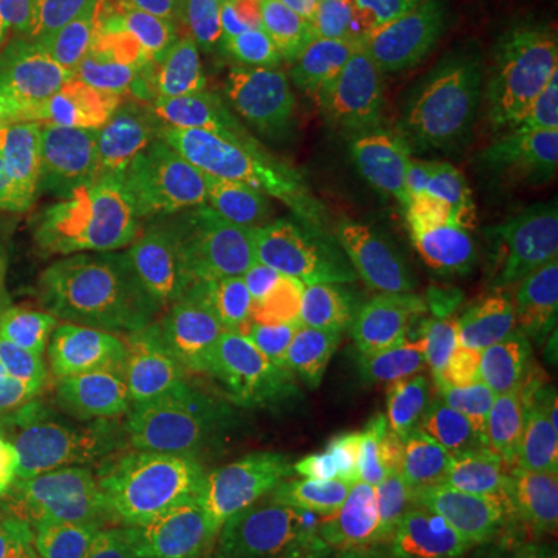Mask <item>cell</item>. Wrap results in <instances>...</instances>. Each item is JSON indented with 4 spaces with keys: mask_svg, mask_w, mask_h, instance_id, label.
I'll return each instance as SVG.
<instances>
[{
    "mask_svg": "<svg viewBox=\"0 0 558 558\" xmlns=\"http://www.w3.org/2000/svg\"><path fill=\"white\" fill-rule=\"evenodd\" d=\"M385 38V32H379ZM379 38L286 81L218 131L131 156L242 267L299 286L354 205L379 124Z\"/></svg>",
    "mask_w": 558,
    "mask_h": 558,
    "instance_id": "3957f363",
    "label": "cell"
},
{
    "mask_svg": "<svg viewBox=\"0 0 558 558\" xmlns=\"http://www.w3.org/2000/svg\"><path fill=\"white\" fill-rule=\"evenodd\" d=\"M161 558H385V515L161 497Z\"/></svg>",
    "mask_w": 558,
    "mask_h": 558,
    "instance_id": "30bf717a",
    "label": "cell"
},
{
    "mask_svg": "<svg viewBox=\"0 0 558 558\" xmlns=\"http://www.w3.org/2000/svg\"><path fill=\"white\" fill-rule=\"evenodd\" d=\"M292 299L304 317L385 360L502 385L553 317L558 274L354 193Z\"/></svg>",
    "mask_w": 558,
    "mask_h": 558,
    "instance_id": "277c9868",
    "label": "cell"
},
{
    "mask_svg": "<svg viewBox=\"0 0 558 558\" xmlns=\"http://www.w3.org/2000/svg\"><path fill=\"white\" fill-rule=\"evenodd\" d=\"M292 311V286L211 242L149 168L62 156L0 230V398L62 465L75 440L199 391Z\"/></svg>",
    "mask_w": 558,
    "mask_h": 558,
    "instance_id": "6da1fadb",
    "label": "cell"
},
{
    "mask_svg": "<svg viewBox=\"0 0 558 558\" xmlns=\"http://www.w3.org/2000/svg\"><path fill=\"white\" fill-rule=\"evenodd\" d=\"M490 398L497 385L385 360L292 311L180 403L75 440L57 484L398 515Z\"/></svg>",
    "mask_w": 558,
    "mask_h": 558,
    "instance_id": "7a4b0ae2",
    "label": "cell"
},
{
    "mask_svg": "<svg viewBox=\"0 0 558 558\" xmlns=\"http://www.w3.org/2000/svg\"><path fill=\"white\" fill-rule=\"evenodd\" d=\"M50 435H44L32 416H20L13 403L0 398V497H13V490H32V484H50Z\"/></svg>",
    "mask_w": 558,
    "mask_h": 558,
    "instance_id": "8fae6325",
    "label": "cell"
},
{
    "mask_svg": "<svg viewBox=\"0 0 558 558\" xmlns=\"http://www.w3.org/2000/svg\"><path fill=\"white\" fill-rule=\"evenodd\" d=\"M391 0H137V62L112 156L218 131L329 57L373 44Z\"/></svg>",
    "mask_w": 558,
    "mask_h": 558,
    "instance_id": "5b68a950",
    "label": "cell"
},
{
    "mask_svg": "<svg viewBox=\"0 0 558 558\" xmlns=\"http://www.w3.org/2000/svg\"><path fill=\"white\" fill-rule=\"evenodd\" d=\"M385 558H558V403H484L435 478L385 515Z\"/></svg>",
    "mask_w": 558,
    "mask_h": 558,
    "instance_id": "8992f818",
    "label": "cell"
},
{
    "mask_svg": "<svg viewBox=\"0 0 558 558\" xmlns=\"http://www.w3.org/2000/svg\"><path fill=\"white\" fill-rule=\"evenodd\" d=\"M478 13L497 25H521V32L558 38V0H478Z\"/></svg>",
    "mask_w": 558,
    "mask_h": 558,
    "instance_id": "7c38bea8",
    "label": "cell"
},
{
    "mask_svg": "<svg viewBox=\"0 0 558 558\" xmlns=\"http://www.w3.org/2000/svg\"><path fill=\"white\" fill-rule=\"evenodd\" d=\"M379 44L385 57H403V62H422V57L447 62L509 131H521L539 156L553 161L558 174V38H539V32L472 13L459 32H447L435 44H391V38Z\"/></svg>",
    "mask_w": 558,
    "mask_h": 558,
    "instance_id": "ba28073f",
    "label": "cell"
},
{
    "mask_svg": "<svg viewBox=\"0 0 558 558\" xmlns=\"http://www.w3.org/2000/svg\"><path fill=\"white\" fill-rule=\"evenodd\" d=\"M7 161H13V131H7V106H0V180H7Z\"/></svg>",
    "mask_w": 558,
    "mask_h": 558,
    "instance_id": "4fadbf2b",
    "label": "cell"
},
{
    "mask_svg": "<svg viewBox=\"0 0 558 558\" xmlns=\"http://www.w3.org/2000/svg\"><path fill=\"white\" fill-rule=\"evenodd\" d=\"M137 62V0H0V106L13 149L32 124L119 143Z\"/></svg>",
    "mask_w": 558,
    "mask_h": 558,
    "instance_id": "52a82bcc",
    "label": "cell"
},
{
    "mask_svg": "<svg viewBox=\"0 0 558 558\" xmlns=\"http://www.w3.org/2000/svg\"><path fill=\"white\" fill-rule=\"evenodd\" d=\"M0 558H161V497L32 484L0 497Z\"/></svg>",
    "mask_w": 558,
    "mask_h": 558,
    "instance_id": "9c48e42d",
    "label": "cell"
}]
</instances>
